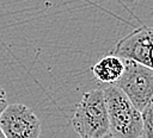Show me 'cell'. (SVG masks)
<instances>
[{
  "instance_id": "cell-1",
  "label": "cell",
  "mask_w": 153,
  "mask_h": 138,
  "mask_svg": "<svg viewBox=\"0 0 153 138\" xmlns=\"http://www.w3.org/2000/svg\"><path fill=\"white\" fill-rule=\"evenodd\" d=\"M104 90L109 118V137H142L143 121L139 111L123 90L116 84H109Z\"/></svg>"
},
{
  "instance_id": "cell-2",
  "label": "cell",
  "mask_w": 153,
  "mask_h": 138,
  "mask_svg": "<svg viewBox=\"0 0 153 138\" xmlns=\"http://www.w3.org/2000/svg\"><path fill=\"white\" fill-rule=\"evenodd\" d=\"M72 126L81 138L109 137V118L103 89H92L82 94L72 117Z\"/></svg>"
},
{
  "instance_id": "cell-3",
  "label": "cell",
  "mask_w": 153,
  "mask_h": 138,
  "mask_svg": "<svg viewBox=\"0 0 153 138\" xmlns=\"http://www.w3.org/2000/svg\"><path fill=\"white\" fill-rule=\"evenodd\" d=\"M123 59L124 70L115 84L142 112L153 99V69L130 58Z\"/></svg>"
},
{
  "instance_id": "cell-4",
  "label": "cell",
  "mask_w": 153,
  "mask_h": 138,
  "mask_svg": "<svg viewBox=\"0 0 153 138\" xmlns=\"http://www.w3.org/2000/svg\"><path fill=\"white\" fill-rule=\"evenodd\" d=\"M0 127L5 138H37L41 134V120L23 104H11L0 115Z\"/></svg>"
},
{
  "instance_id": "cell-5",
  "label": "cell",
  "mask_w": 153,
  "mask_h": 138,
  "mask_svg": "<svg viewBox=\"0 0 153 138\" xmlns=\"http://www.w3.org/2000/svg\"><path fill=\"white\" fill-rule=\"evenodd\" d=\"M111 52L153 69V27L140 26L135 29L120 39Z\"/></svg>"
},
{
  "instance_id": "cell-6",
  "label": "cell",
  "mask_w": 153,
  "mask_h": 138,
  "mask_svg": "<svg viewBox=\"0 0 153 138\" xmlns=\"http://www.w3.org/2000/svg\"><path fill=\"white\" fill-rule=\"evenodd\" d=\"M124 70L123 57L110 52L109 55L100 58L93 67L92 74L94 79L100 83L115 84L122 76Z\"/></svg>"
},
{
  "instance_id": "cell-7",
  "label": "cell",
  "mask_w": 153,
  "mask_h": 138,
  "mask_svg": "<svg viewBox=\"0 0 153 138\" xmlns=\"http://www.w3.org/2000/svg\"><path fill=\"white\" fill-rule=\"evenodd\" d=\"M142 113V121H143V130L142 137L153 138V99L149 104L143 108Z\"/></svg>"
},
{
  "instance_id": "cell-8",
  "label": "cell",
  "mask_w": 153,
  "mask_h": 138,
  "mask_svg": "<svg viewBox=\"0 0 153 138\" xmlns=\"http://www.w3.org/2000/svg\"><path fill=\"white\" fill-rule=\"evenodd\" d=\"M8 105V102H7V95H6V92H5V89L0 86V115H1V113H2V111L5 109V107Z\"/></svg>"
},
{
  "instance_id": "cell-9",
  "label": "cell",
  "mask_w": 153,
  "mask_h": 138,
  "mask_svg": "<svg viewBox=\"0 0 153 138\" xmlns=\"http://www.w3.org/2000/svg\"><path fill=\"white\" fill-rule=\"evenodd\" d=\"M0 138H5V134H4V131L1 127H0Z\"/></svg>"
}]
</instances>
